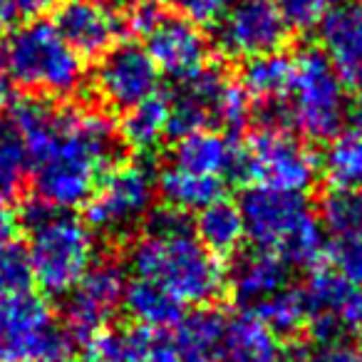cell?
Segmentation results:
<instances>
[{"label":"cell","instance_id":"cell-43","mask_svg":"<svg viewBox=\"0 0 362 362\" xmlns=\"http://www.w3.org/2000/svg\"><path fill=\"white\" fill-rule=\"evenodd\" d=\"M360 337H362V327H360Z\"/></svg>","mask_w":362,"mask_h":362},{"label":"cell","instance_id":"cell-16","mask_svg":"<svg viewBox=\"0 0 362 362\" xmlns=\"http://www.w3.org/2000/svg\"><path fill=\"white\" fill-rule=\"evenodd\" d=\"M52 25L82 60L105 55L127 30V21L105 0H60Z\"/></svg>","mask_w":362,"mask_h":362},{"label":"cell","instance_id":"cell-13","mask_svg":"<svg viewBox=\"0 0 362 362\" xmlns=\"http://www.w3.org/2000/svg\"><path fill=\"white\" fill-rule=\"evenodd\" d=\"M161 72L144 45L117 42L97 57L92 72V90L107 110L124 112L159 92Z\"/></svg>","mask_w":362,"mask_h":362},{"label":"cell","instance_id":"cell-42","mask_svg":"<svg viewBox=\"0 0 362 362\" xmlns=\"http://www.w3.org/2000/svg\"><path fill=\"white\" fill-rule=\"evenodd\" d=\"M184 362H221V360H184Z\"/></svg>","mask_w":362,"mask_h":362},{"label":"cell","instance_id":"cell-21","mask_svg":"<svg viewBox=\"0 0 362 362\" xmlns=\"http://www.w3.org/2000/svg\"><path fill=\"white\" fill-rule=\"evenodd\" d=\"M122 310L129 315L134 325L149 327V330H174L187 315V305L179 298L171 296L159 283L139 276L127 278Z\"/></svg>","mask_w":362,"mask_h":362},{"label":"cell","instance_id":"cell-28","mask_svg":"<svg viewBox=\"0 0 362 362\" xmlns=\"http://www.w3.org/2000/svg\"><path fill=\"white\" fill-rule=\"evenodd\" d=\"M317 218L332 241L362 238V189H330Z\"/></svg>","mask_w":362,"mask_h":362},{"label":"cell","instance_id":"cell-39","mask_svg":"<svg viewBox=\"0 0 362 362\" xmlns=\"http://www.w3.org/2000/svg\"><path fill=\"white\" fill-rule=\"evenodd\" d=\"M13 102V90H11V80L6 77V72L0 70V117L6 115L8 107Z\"/></svg>","mask_w":362,"mask_h":362},{"label":"cell","instance_id":"cell-9","mask_svg":"<svg viewBox=\"0 0 362 362\" xmlns=\"http://www.w3.org/2000/svg\"><path fill=\"white\" fill-rule=\"evenodd\" d=\"M169 107L171 136L204 127H214L233 136L246 129L256 112L238 80H231L211 65L192 80L179 82V90L169 97Z\"/></svg>","mask_w":362,"mask_h":362},{"label":"cell","instance_id":"cell-12","mask_svg":"<svg viewBox=\"0 0 362 362\" xmlns=\"http://www.w3.org/2000/svg\"><path fill=\"white\" fill-rule=\"evenodd\" d=\"M127 273L117 261H97L72 288L62 303V325L72 340H87L110 322L122 310Z\"/></svg>","mask_w":362,"mask_h":362},{"label":"cell","instance_id":"cell-22","mask_svg":"<svg viewBox=\"0 0 362 362\" xmlns=\"http://www.w3.org/2000/svg\"><path fill=\"white\" fill-rule=\"evenodd\" d=\"M119 144L136 154H149L159 149L171 136V107L169 95H156L141 100L139 105L122 112V122L117 127Z\"/></svg>","mask_w":362,"mask_h":362},{"label":"cell","instance_id":"cell-44","mask_svg":"<svg viewBox=\"0 0 362 362\" xmlns=\"http://www.w3.org/2000/svg\"><path fill=\"white\" fill-rule=\"evenodd\" d=\"M360 3H362V0H360Z\"/></svg>","mask_w":362,"mask_h":362},{"label":"cell","instance_id":"cell-7","mask_svg":"<svg viewBox=\"0 0 362 362\" xmlns=\"http://www.w3.org/2000/svg\"><path fill=\"white\" fill-rule=\"evenodd\" d=\"M238 174L251 187L305 194L320 174V154L286 122L263 119L238 151Z\"/></svg>","mask_w":362,"mask_h":362},{"label":"cell","instance_id":"cell-19","mask_svg":"<svg viewBox=\"0 0 362 362\" xmlns=\"http://www.w3.org/2000/svg\"><path fill=\"white\" fill-rule=\"evenodd\" d=\"M286 286H291V266L281 256L261 248L238 256L231 273H226V288H231L243 313L268 300Z\"/></svg>","mask_w":362,"mask_h":362},{"label":"cell","instance_id":"cell-31","mask_svg":"<svg viewBox=\"0 0 362 362\" xmlns=\"http://www.w3.org/2000/svg\"><path fill=\"white\" fill-rule=\"evenodd\" d=\"M30 171L28 149L11 122H0V202H8L21 192Z\"/></svg>","mask_w":362,"mask_h":362},{"label":"cell","instance_id":"cell-15","mask_svg":"<svg viewBox=\"0 0 362 362\" xmlns=\"http://www.w3.org/2000/svg\"><path fill=\"white\" fill-rule=\"evenodd\" d=\"M308 322L313 342L340 340L362 327V288L347 283L330 266L310 268L305 286Z\"/></svg>","mask_w":362,"mask_h":362},{"label":"cell","instance_id":"cell-40","mask_svg":"<svg viewBox=\"0 0 362 362\" xmlns=\"http://www.w3.org/2000/svg\"><path fill=\"white\" fill-rule=\"evenodd\" d=\"M347 122L355 127H362V92H360V97L350 105V110H347Z\"/></svg>","mask_w":362,"mask_h":362},{"label":"cell","instance_id":"cell-41","mask_svg":"<svg viewBox=\"0 0 362 362\" xmlns=\"http://www.w3.org/2000/svg\"><path fill=\"white\" fill-rule=\"evenodd\" d=\"M119 3H124V6H129V8H139V6H149V3H156V0H119Z\"/></svg>","mask_w":362,"mask_h":362},{"label":"cell","instance_id":"cell-3","mask_svg":"<svg viewBox=\"0 0 362 362\" xmlns=\"http://www.w3.org/2000/svg\"><path fill=\"white\" fill-rule=\"evenodd\" d=\"M238 209L253 248L276 253L296 268H315L325 258V231L305 194L248 187L238 199Z\"/></svg>","mask_w":362,"mask_h":362},{"label":"cell","instance_id":"cell-11","mask_svg":"<svg viewBox=\"0 0 362 362\" xmlns=\"http://www.w3.org/2000/svg\"><path fill=\"white\" fill-rule=\"evenodd\" d=\"M124 21L127 28L144 37V50L161 77H169L176 85L192 80L211 65V45L197 23L176 13H161L156 3L132 8V16Z\"/></svg>","mask_w":362,"mask_h":362},{"label":"cell","instance_id":"cell-20","mask_svg":"<svg viewBox=\"0 0 362 362\" xmlns=\"http://www.w3.org/2000/svg\"><path fill=\"white\" fill-rule=\"evenodd\" d=\"M291 75L293 57L273 52V55H261L243 62L238 85L251 100L253 110H263V119L286 122L283 105H286L288 87H291Z\"/></svg>","mask_w":362,"mask_h":362},{"label":"cell","instance_id":"cell-27","mask_svg":"<svg viewBox=\"0 0 362 362\" xmlns=\"http://www.w3.org/2000/svg\"><path fill=\"white\" fill-rule=\"evenodd\" d=\"M226 315L216 308L204 305L197 313H187L184 320L174 327V337L181 347L184 360H218Z\"/></svg>","mask_w":362,"mask_h":362},{"label":"cell","instance_id":"cell-38","mask_svg":"<svg viewBox=\"0 0 362 362\" xmlns=\"http://www.w3.org/2000/svg\"><path fill=\"white\" fill-rule=\"evenodd\" d=\"M18 231H21L18 214L6 202H0V253L11 248L13 243H18Z\"/></svg>","mask_w":362,"mask_h":362},{"label":"cell","instance_id":"cell-8","mask_svg":"<svg viewBox=\"0 0 362 362\" xmlns=\"http://www.w3.org/2000/svg\"><path fill=\"white\" fill-rule=\"evenodd\" d=\"M156 171L144 161H115L85 204V221L95 233L124 238L144 226L156 204Z\"/></svg>","mask_w":362,"mask_h":362},{"label":"cell","instance_id":"cell-26","mask_svg":"<svg viewBox=\"0 0 362 362\" xmlns=\"http://www.w3.org/2000/svg\"><path fill=\"white\" fill-rule=\"evenodd\" d=\"M320 174L330 189H362V127L347 122L320 156Z\"/></svg>","mask_w":362,"mask_h":362},{"label":"cell","instance_id":"cell-25","mask_svg":"<svg viewBox=\"0 0 362 362\" xmlns=\"http://www.w3.org/2000/svg\"><path fill=\"white\" fill-rule=\"evenodd\" d=\"M192 231L202 241V246L218 258L238 253L241 243L246 241L241 209H238L236 202H228L226 197L197 211Z\"/></svg>","mask_w":362,"mask_h":362},{"label":"cell","instance_id":"cell-2","mask_svg":"<svg viewBox=\"0 0 362 362\" xmlns=\"http://www.w3.org/2000/svg\"><path fill=\"white\" fill-rule=\"evenodd\" d=\"M127 266L134 276L159 283L184 305H214L226 288L221 258L202 246L192 231L187 214L154 209L144 233L127 251Z\"/></svg>","mask_w":362,"mask_h":362},{"label":"cell","instance_id":"cell-23","mask_svg":"<svg viewBox=\"0 0 362 362\" xmlns=\"http://www.w3.org/2000/svg\"><path fill=\"white\" fill-rule=\"evenodd\" d=\"M156 194L169 209L189 216L226 197V179L194 174L166 161L164 169L156 174Z\"/></svg>","mask_w":362,"mask_h":362},{"label":"cell","instance_id":"cell-30","mask_svg":"<svg viewBox=\"0 0 362 362\" xmlns=\"http://www.w3.org/2000/svg\"><path fill=\"white\" fill-rule=\"evenodd\" d=\"M127 362H184L174 330H149L132 325L124 327Z\"/></svg>","mask_w":362,"mask_h":362},{"label":"cell","instance_id":"cell-24","mask_svg":"<svg viewBox=\"0 0 362 362\" xmlns=\"http://www.w3.org/2000/svg\"><path fill=\"white\" fill-rule=\"evenodd\" d=\"M281 350L278 335L258 317L248 313L226 317V330L218 350L221 362H281Z\"/></svg>","mask_w":362,"mask_h":362},{"label":"cell","instance_id":"cell-14","mask_svg":"<svg viewBox=\"0 0 362 362\" xmlns=\"http://www.w3.org/2000/svg\"><path fill=\"white\" fill-rule=\"evenodd\" d=\"M291 30L271 0H236L216 23V47L231 60L281 52Z\"/></svg>","mask_w":362,"mask_h":362},{"label":"cell","instance_id":"cell-1","mask_svg":"<svg viewBox=\"0 0 362 362\" xmlns=\"http://www.w3.org/2000/svg\"><path fill=\"white\" fill-rule=\"evenodd\" d=\"M8 112V122L28 149L37 202L60 211L85 206L119 149L117 124L107 112L80 105L57 107L37 95L13 100Z\"/></svg>","mask_w":362,"mask_h":362},{"label":"cell","instance_id":"cell-29","mask_svg":"<svg viewBox=\"0 0 362 362\" xmlns=\"http://www.w3.org/2000/svg\"><path fill=\"white\" fill-rule=\"evenodd\" d=\"M243 313V310H241ZM248 315L258 317L263 325H268L278 337L281 335H296L308 322V303L305 293L298 286H286L271 296L268 300L258 303L256 308L248 310Z\"/></svg>","mask_w":362,"mask_h":362},{"label":"cell","instance_id":"cell-35","mask_svg":"<svg viewBox=\"0 0 362 362\" xmlns=\"http://www.w3.org/2000/svg\"><path fill=\"white\" fill-rule=\"evenodd\" d=\"M330 268L340 273L347 283L362 288V238L355 241H335L327 248Z\"/></svg>","mask_w":362,"mask_h":362},{"label":"cell","instance_id":"cell-32","mask_svg":"<svg viewBox=\"0 0 362 362\" xmlns=\"http://www.w3.org/2000/svg\"><path fill=\"white\" fill-rule=\"evenodd\" d=\"M281 362H362V347L345 337L327 342H291L281 350Z\"/></svg>","mask_w":362,"mask_h":362},{"label":"cell","instance_id":"cell-10","mask_svg":"<svg viewBox=\"0 0 362 362\" xmlns=\"http://www.w3.org/2000/svg\"><path fill=\"white\" fill-rule=\"evenodd\" d=\"M75 340L37 293L0 300V362H67Z\"/></svg>","mask_w":362,"mask_h":362},{"label":"cell","instance_id":"cell-5","mask_svg":"<svg viewBox=\"0 0 362 362\" xmlns=\"http://www.w3.org/2000/svg\"><path fill=\"white\" fill-rule=\"evenodd\" d=\"M0 65L13 85L52 102L70 100L87 82L82 57L47 21L18 25L0 45Z\"/></svg>","mask_w":362,"mask_h":362},{"label":"cell","instance_id":"cell-6","mask_svg":"<svg viewBox=\"0 0 362 362\" xmlns=\"http://www.w3.org/2000/svg\"><path fill=\"white\" fill-rule=\"evenodd\" d=\"M347 87L320 47H303L293 55V75L283 115L303 139L327 141L347 122Z\"/></svg>","mask_w":362,"mask_h":362},{"label":"cell","instance_id":"cell-36","mask_svg":"<svg viewBox=\"0 0 362 362\" xmlns=\"http://www.w3.org/2000/svg\"><path fill=\"white\" fill-rule=\"evenodd\" d=\"M236 0H171L176 16L187 18L197 25H216L218 18L233 6Z\"/></svg>","mask_w":362,"mask_h":362},{"label":"cell","instance_id":"cell-18","mask_svg":"<svg viewBox=\"0 0 362 362\" xmlns=\"http://www.w3.org/2000/svg\"><path fill=\"white\" fill-rule=\"evenodd\" d=\"M238 151L241 149L236 146L231 134L214 129V127H204V129L174 136L169 164L194 171V174L228 179V176L238 174Z\"/></svg>","mask_w":362,"mask_h":362},{"label":"cell","instance_id":"cell-4","mask_svg":"<svg viewBox=\"0 0 362 362\" xmlns=\"http://www.w3.org/2000/svg\"><path fill=\"white\" fill-rule=\"evenodd\" d=\"M28 258L35 286L47 296H67L97 263V236L72 211L35 202L25 209Z\"/></svg>","mask_w":362,"mask_h":362},{"label":"cell","instance_id":"cell-34","mask_svg":"<svg viewBox=\"0 0 362 362\" xmlns=\"http://www.w3.org/2000/svg\"><path fill=\"white\" fill-rule=\"evenodd\" d=\"M273 6L291 33H313L322 28L335 0H276Z\"/></svg>","mask_w":362,"mask_h":362},{"label":"cell","instance_id":"cell-37","mask_svg":"<svg viewBox=\"0 0 362 362\" xmlns=\"http://www.w3.org/2000/svg\"><path fill=\"white\" fill-rule=\"evenodd\" d=\"M6 3L11 8L13 23L42 21L47 13H55V8L60 6V0H6Z\"/></svg>","mask_w":362,"mask_h":362},{"label":"cell","instance_id":"cell-17","mask_svg":"<svg viewBox=\"0 0 362 362\" xmlns=\"http://www.w3.org/2000/svg\"><path fill=\"white\" fill-rule=\"evenodd\" d=\"M325 57L347 90L362 92V3L335 6L320 28Z\"/></svg>","mask_w":362,"mask_h":362},{"label":"cell","instance_id":"cell-33","mask_svg":"<svg viewBox=\"0 0 362 362\" xmlns=\"http://www.w3.org/2000/svg\"><path fill=\"white\" fill-rule=\"evenodd\" d=\"M33 286H35V278H33L28 251L21 243H13L0 253V300L30 293Z\"/></svg>","mask_w":362,"mask_h":362}]
</instances>
